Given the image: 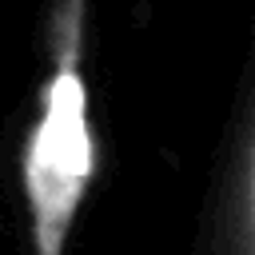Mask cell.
Instances as JSON below:
<instances>
[{
    "label": "cell",
    "instance_id": "cell-1",
    "mask_svg": "<svg viewBox=\"0 0 255 255\" xmlns=\"http://www.w3.org/2000/svg\"><path fill=\"white\" fill-rule=\"evenodd\" d=\"M56 64L40 96V120L24 151V191L32 203L36 251L60 255L72 215L96 171V143L88 131V92L80 76V0H64L52 24Z\"/></svg>",
    "mask_w": 255,
    "mask_h": 255
}]
</instances>
